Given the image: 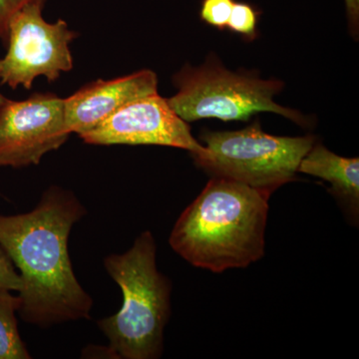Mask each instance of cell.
<instances>
[{
  "label": "cell",
  "instance_id": "6da1fadb",
  "mask_svg": "<svg viewBox=\"0 0 359 359\" xmlns=\"http://www.w3.org/2000/svg\"><path fill=\"white\" fill-rule=\"evenodd\" d=\"M87 214L72 191L50 186L32 211L0 215V245L20 269L21 318L50 327L89 320L93 299L78 282L68 250L74 224Z\"/></svg>",
  "mask_w": 359,
  "mask_h": 359
},
{
  "label": "cell",
  "instance_id": "7a4b0ae2",
  "mask_svg": "<svg viewBox=\"0 0 359 359\" xmlns=\"http://www.w3.org/2000/svg\"><path fill=\"white\" fill-rule=\"evenodd\" d=\"M269 199L245 184L212 177L179 217L169 244L196 268L217 273L247 268L264 254Z\"/></svg>",
  "mask_w": 359,
  "mask_h": 359
},
{
  "label": "cell",
  "instance_id": "3957f363",
  "mask_svg": "<svg viewBox=\"0 0 359 359\" xmlns=\"http://www.w3.org/2000/svg\"><path fill=\"white\" fill-rule=\"evenodd\" d=\"M157 245L143 231L123 254L104 259L108 275L121 289V309L97 323L116 358L156 359L164 348L171 316L172 285L157 268Z\"/></svg>",
  "mask_w": 359,
  "mask_h": 359
},
{
  "label": "cell",
  "instance_id": "277c9868",
  "mask_svg": "<svg viewBox=\"0 0 359 359\" xmlns=\"http://www.w3.org/2000/svg\"><path fill=\"white\" fill-rule=\"evenodd\" d=\"M205 153L194 157L211 174L233 180L271 196L295 178L313 136L278 137L264 133L259 122L238 131H204Z\"/></svg>",
  "mask_w": 359,
  "mask_h": 359
},
{
  "label": "cell",
  "instance_id": "5b68a950",
  "mask_svg": "<svg viewBox=\"0 0 359 359\" xmlns=\"http://www.w3.org/2000/svg\"><path fill=\"white\" fill-rule=\"evenodd\" d=\"M172 81L178 92L167 99L168 103L187 123L203 118L247 121L259 112L276 113L297 124L308 123L301 113L273 101L282 91V82L231 72L216 58L208 59L199 67L184 66Z\"/></svg>",
  "mask_w": 359,
  "mask_h": 359
},
{
  "label": "cell",
  "instance_id": "8992f818",
  "mask_svg": "<svg viewBox=\"0 0 359 359\" xmlns=\"http://www.w3.org/2000/svg\"><path fill=\"white\" fill-rule=\"evenodd\" d=\"M43 8L26 4L11 14L7 50L0 59V84L30 90L37 78L54 83L74 67L70 45L79 33L71 30L63 20L47 22Z\"/></svg>",
  "mask_w": 359,
  "mask_h": 359
},
{
  "label": "cell",
  "instance_id": "52a82bcc",
  "mask_svg": "<svg viewBox=\"0 0 359 359\" xmlns=\"http://www.w3.org/2000/svg\"><path fill=\"white\" fill-rule=\"evenodd\" d=\"M65 98L36 92L25 100L0 104V168L35 166L68 141Z\"/></svg>",
  "mask_w": 359,
  "mask_h": 359
},
{
  "label": "cell",
  "instance_id": "ba28073f",
  "mask_svg": "<svg viewBox=\"0 0 359 359\" xmlns=\"http://www.w3.org/2000/svg\"><path fill=\"white\" fill-rule=\"evenodd\" d=\"M79 137L89 145L167 146L189 151L193 157L205 153L188 123L158 93L132 101Z\"/></svg>",
  "mask_w": 359,
  "mask_h": 359
},
{
  "label": "cell",
  "instance_id": "9c48e42d",
  "mask_svg": "<svg viewBox=\"0 0 359 359\" xmlns=\"http://www.w3.org/2000/svg\"><path fill=\"white\" fill-rule=\"evenodd\" d=\"M155 93H158L157 74L149 69L89 82L65 98L66 126L71 134L79 136L132 101Z\"/></svg>",
  "mask_w": 359,
  "mask_h": 359
},
{
  "label": "cell",
  "instance_id": "30bf717a",
  "mask_svg": "<svg viewBox=\"0 0 359 359\" xmlns=\"http://www.w3.org/2000/svg\"><path fill=\"white\" fill-rule=\"evenodd\" d=\"M316 144V143H314ZM302 158L297 172L311 175L332 185L330 194L337 198L344 211L353 219H358L359 160L334 154L318 144Z\"/></svg>",
  "mask_w": 359,
  "mask_h": 359
},
{
  "label": "cell",
  "instance_id": "8fae6325",
  "mask_svg": "<svg viewBox=\"0 0 359 359\" xmlns=\"http://www.w3.org/2000/svg\"><path fill=\"white\" fill-rule=\"evenodd\" d=\"M21 306L20 295L0 290V359H30L18 330L16 313Z\"/></svg>",
  "mask_w": 359,
  "mask_h": 359
},
{
  "label": "cell",
  "instance_id": "7c38bea8",
  "mask_svg": "<svg viewBox=\"0 0 359 359\" xmlns=\"http://www.w3.org/2000/svg\"><path fill=\"white\" fill-rule=\"evenodd\" d=\"M257 16L259 13L250 4L235 1L226 27L230 28L231 32L250 37L254 36L257 29Z\"/></svg>",
  "mask_w": 359,
  "mask_h": 359
},
{
  "label": "cell",
  "instance_id": "4fadbf2b",
  "mask_svg": "<svg viewBox=\"0 0 359 359\" xmlns=\"http://www.w3.org/2000/svg\"><path fill=\"white\" fill-rule=\"evenodd\" d=\"M233 0H203L200 16L208 25L217 28H224L228 25Z\"/></svg>",
  "mask_w": 359,
  "mask_h": 359
},
{
  "label": "cell",
  "instance_id": "5bb4252c",
  "mask_svg": "<svg viewBox=\"0 0 359 359\" xmlns=\"http://www.w3.org/2000/svg\"><path fill=\"white\" fill-rule=\"evenodd\" d=\"M0 290L18 292L21 290L20 273L15 271L11 257L0 245Z\"/></svg>",
  "mask_w": 359,
  "mask_h": 359
},
{
  "label": "cell",
  "instance_id": "9a60e30c",
  "mask_svg": "<svg viewBox=\"0 0 359 359\" xmlns=\"http://www.w3.org/2000/svg\"><path fill=\"white\" fill-rule=\"evenodd\" d=\"M13 14L9 0H0V40L6 44L7 30H8L9 20Z\"/></svg>",
  "mask_w": 359,
  "mask_h": 359
},
{
  "label": "cell",
  "instance_id": "2e32d148",
  "mask_svg": "<svg viewBox=\"0 0 359 359\" xmlns=\"http://www.w3.org/2000/svg\"><path fill=\"white\" fill-rule=\"evenodd\" d=\"M347 18L353 33L358 34L359 25V0H344Z\"/></svg>",
  "mask_w": 359,
  "mask_h": 359
},
{
  "label": "cell",
  "instance_id": "e0dca14e",
  "mask_svg": "<svg viewBox=\"0 0 359 359\" xmlns=\"http://www.w3.org/2000/svg\"><path fill=\"white\" fill-rule=\"evenodd\" d=\"M47 1H48V0H9L11 8H13V13L15 11L16 9L26 6V4H37V6L44 7Z\"/></svg>",
  "mask_w": 359,
  "mask_h": 359
},
{
  "label": "cell",
  "instance_id": "ac0fdd59",
  "mask_svg": "<svg viewBox=\"0 0 359 359\" xmlns=\"http://www.w3.org/2000/svg\"><path fill=\"white\" fill-rule=\"evenodd\" d=\"M6 98L7 97L4 96V94L0 93V104L4 102V101L6 100Z\"/></svg>",
  "mask_w": 359,
  "mask_h": 359
}]
</instances>
